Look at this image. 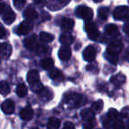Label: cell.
<instances>
[{
	"label": "cell",
	"mask_w": 129,
	"mask_h": 129,
	"mask_svg": "<svg viewBox=\"0 0 129 129\" xmlns=\"http://www.w3.org/2000/svg\"><path fill=\"white\" fill-rule=\"evenodd\" d=\"M125 59L129 62V50H127V52L125 53Z\"/></svg>",
	"instance_id": "43"
},
{
	"label": "cell",
	"mask_w": 129,
	"mask_h": 129,
	"mask_svg": "<svg viewBox=\"0 0 129 129\" xmlns=\"http://www.w3.org/2000/svg\"><path fill=\"white\" fill-rule=\"evenodd\" d=\"M122 49H123V43H122V42L118 41V40H116V41L111 42V43L108 45L107 53L111 54V55L118 56V54L121 52Z\"/></svg>",
	"instance_id": "5"
},
{
	"label": "cell",
	"mask_w": 129,
	"mask_h": 129,
	"mask_svg": "<svg viewBox=\"0 0 129 129\" xmlns=\"http://www.w3.org/2000/svg\"><path fill=\"white\" fill-rule=\"evenodd\" d=\"M113 127H114V129H125V124L122 120L117 119L116 121H114Z\"/></svg>",
	"instance_id": "35"
},
{
	"label": "cell",
	"mask_w": 129,
	"mask_h": 129,
	"mask_svg": "<svg viewBox=\"0 0 129 129\" xmlns=\"http://www.w3.org/2000/svg\"><path fill=\"white\" fill-rule=\"evenodd\" d=\"M95 125V118H93L91 120H88V121H86V123L84 125V129H93Z\"/></svg>",
	"instance_id": "36"
},
{
	"label": "cell",
	"mask_w": 129,
	"mask_h": 129,
	"mask_svg": "<svg viewBox=\"0 0 129 129\" xmlns=\"http://www.w3.org/2000/svg\"><path fill=\"white\" fill-rule=\"evenodd\" d=\"M83 58L84 60L88 61V62H91L95 58V56H96V49L92 45L88 46L84 50H83Z\"/></svg>",
	"instance_id": "8"
},
{
	"label": "cell",
	"mask_w": 129,
	"mask_h": 129,
	"mask_svg": "<svg viewBox=\"0 0 129 129\" xmlns=\"http://www.w3.org/2000/svg\"><path fill=\"white\" fill-rule=\"evenodd\" d=\"M33 28V23L31 20H24L19 25L18 28H17V34L20 35V36H26L28 33L31 32Z\"/></svg>",
	"instance_id": "6"
},
{
	"label": "cell",
	"mask_w": 129,
	"mask_h": 129,
	"mask_svg": "<svg viewBox=\"0 0 129 129\" xmlns=\"http://www.w3.org/2000/svg\"><path fill=\"white\" fill-rule=\"evenodd\" d=\"M70 0H49L48 7L51 11H57L67 6Z\"/></svg>",
	"instance_id": "9"
},
{
	"label": "cell",
	"mask_w": 129,
	"mask_h": 129,
	"mask_svg": "<svg viewBox=\"0 0 129 129\" xmlns=\"http://www.w3.org/2000/svg\"><path fill=\"white\" fill-rule=\"evenodd\" d=\"M40 39L42 40L44 43H50L54 40V36L53 35L50 34V33L47 32H42L40 34Z\"/></svg>",
	"instance_id": "29"
},
{
	"label": "cell",
	"mask_w": 129,
	"mask_h": 129,
	"mask_svg": "<svg viewBox=\"0 0 129 129\" xmlns=\"http://www.w3.org/2000/svg\"><path fill=\"white\" fill-rule=\"evenodd\" d=\"M24 46H25L27 49H28V50H35V51H36V48H37V46H38L36 36L34 35V36L26 38V39L24 40Z\"/></svg>",
	"instance_id": "11"
},
{
	"label": "cell",
	"mask_w": 129,
	"mask_h": 129,
	"mask_svg": "<svg viewBox=\"0 0 129 129\" xmlns=\"http://www.w3.org/2000/svg\"><path fill=\"white\" fill-rule=\"evenodd\" d=\"M94 1H95V3H100V2H102L103 0H94Z\"/></svg>",
	"instance_id": "44"
},
{
	"label": "cell",
	"mask_w": 129,
	"mask_h": 129,
	"mask_svg": "<svg viewBox=\"0 0 129 129\" xmlns=\"http://www.w3.org/2000/svg\"><path fill=\"white\" fill-rule=\"evenodd\" d=\"M60 27L61 29H63L64 31H67V32H69L71 31L74 27V20L69 18H64L62 20L60 23Z\"/></svg>",
	"instance_id": "17"
},
{
	"label": "cell",
	"mask_w": 129,
	"mask_h": 129,
	"mask_svg": "<svg viewBox=\"0 0 129 129\" xmlns=\"http://www.w3.org/2000/svg\"><path fill=\"white\" fill-rule=\"evenodd\" d=\"M48 51V47L45 46V45H42V44H38L37 48L36 50V52L38 55H42V54H44Z\"/></svg>",
	"instance_id": "33"
},
{
	"label": "cell",
	"mask_w": 129,
	"mask_h": 129,
	"mask_svg": "<svg viewBox=\"0 0 129 129\" xmlns=\"http://www.w3.org/2000/svg\"><path fill=\"white\" fill-rule=\"evenodd\" d=\"M63 102L71 109H75L83 104V97L79 93L68 92L63 97Z\"/></svg>",
	"instance_id": "1"
},
{
	"label": "cell",
	"mask_w": 129,
	"mask_h": 129,
	"mask_svg": "<svg viewBox=\"0 0 129 129\" xmlns=\"http://www.w3.org/2000/svg\"><path fill=\"white\" fill-rule=\"evenodd\" d=\"M50 77L55 81H60L63 79V74L60 72V70H58L57 68H53L50 72Z\"/></svg>",
	"instance_id": "24"
},
{
	"label": "cell",
	"mask_w": 129,
	"mask_h": 129,
	"mask_svg": "<svg viewBox=\"0 0 129 129\" xmlns=\"http://www.w3.org/2000/svg\"><path fill=\"white\" fill-rule=\"evenodd\" d=\"M76 14L79 18L82 19L83 20L87 22H89L92 20L94 16V12L91 8L85 6H80L76 9Z\"/></svg>",
	"instance_id": "2"
},
{
	"label": "cell",
	"mask_w": 129,
	"mask_h": 129,
	"mask_svg": "<svg viewBox=\"0 0 129 129\" xmlns=\"http://www.w3.org/2000/svg\"><path fill=\"white\" fill-rule=\"evenodd\" d=\"M60 119L55 117H52L49 119L48 124H47V128L48 129H58L60 126Z\"/></svg>",
	"instance_id": "22"
},
{
	"label": "cell",
	"mask_w": 129,
	"mask_h": 129,
	"mask_svg": "<svg viewBox=\"0 0 129 129\" xmlns=\"http://www.w3.org/2000/svg\"><path fill=\"white\" fill-rule=\"evenodd\" d=\"M38 96H39L40 100L43 101V102H47V101H50L53 98V92L49 88H44L41 92L38 93Z\"/></svg>",
	"instance_id": "16"
},
{
	"label": "cell",
	"mask_w": 129,
	"mask_h": 129,
	"mask_svg": "<svg viewBox=\"0 0 129 129\" xmlns=\"http://www.w3.org/2000/svg\"><path fill=\"white\" fill-rule=\"evenodd\" d=\"M33 116H34V111L30 106H27V107L23 108L20 112V117L26 121L30 120L33 118Z\"/></svg>",
	"instance_id": "14"
},
{
	"label": "cell",
	"mask_w": 129,
	"mask_h": 129,
	"mask_svg": "<svg viewBox=\"0 0 129 129\" xmlns=\"http://www.w3.org/2000/svg\"><path fill=\"white\" fill-rule=\"evenodd\" d=\"M118 117V111L116 109H110L108 111V118L110 120H113V121H116L117 118Z\"/></svg>",
	"instance_id": "31"
},
{
	"label": "cell",
	"mask_w": 129,
	"mask_h": 129,
	"mask_svg": "<svg viewBox=\"0 0 129 129\" xmlns=\"http://www.w3.org/2000/svg\"><path fill=\"white\" fill-rule=\"evenodd\" d=\"M108 15H109V8L107 7H103L99 8L98 10V17L102 20H106L108 18Z\"/></svg>",
	"instance_id": "28"
},
{
	"label": "cell",
	"mask_w": 129,
	"mask_h": 129,
	"mask_svg": "<svg viewBox=\"0 0 129 129\" xmlns=\"http://www.w3.org/2000/svg\"><path fill=\"white\" fill-rule=\"evenodd\" d=\"M124 32L129 36V21L128 22H125V25H124Z\"/></svg>",
	"instance_id": "40"
},
{
	"label": "cell",
	"mask_w": 129,
	"mask_h": 129,
	"mask_svg": "<svg viewBox=\"0 0 129 129\" xmlns=\"http://www.w3.org/2000/svg\"><path fill=\"white\" fill-rule=\"evenodd\" d=\"M6 29H5L4 27H1V33H0V37L1 38H4L5 36H6Z\"/></svg>",
	"instance_id": "42"
},
{
	"label": "cell",
	"mask_w": 129,
	"mask_h": 129,
	"mask_svg": "<svg viewBox=\"0 0 129 129\" xmlns=\"http://www.w3.org/2000/svg\"><path fill=\"white\" fill-rule=\"evenodd\" d=\"M106 58L111 63H112V64H117V63H118V56L111 55V54L107 53L106 54Z\"/></svg>",
	"instance_id": "37"
},
{
	"label": "cell",
	"mask_w": 129,
	"mask_h": 129,
	"mask_svg": "<svg viewBox=\"0 0 129 129\" xmlns=\"http://www.w3.org/2000/svg\"><path fill=\"white\" fill-rule=\"evenodd\" d=\"M43 88H44V87H43V85L42 84L40 81H37V82L34 83V84H32V86H31V89L34 92H36V93L41 92Z\"/></svg>",
	"instance_id": "32"
},
{
	"label": "cell",
	"mask_w": 129,
	"mask_h": 129,
	"mask_svg": "<svg viewBox=\"0 0 129 129\" xmlns=\"http://www.w3.org/2000/svg\"><path fill=\"white\" fill-rule=\"evenodd\" d=\"M0 90L3 95H6L10 93V86L6 81H1L0 83Z\"/></svg>",
	"instance_id": "30"
},
{
	"label": "cell",
	"mask_w": 129,
	"mask_h": 129,
	"mask_svg": "<svg viewBox=\"0 0 129 129\" xmlns=\"http://www.w3.org/2000/svg\"><path fill=\"white\" fill-rule=\"evenodd\" d=\"M125 76L123 74H118L115 75L111 76V83H112L115 87L118 88V87L122 86L124 83L125 82Z\"/></svg>",
	"instance_id": "13"
},
{
	"label": "cell",
	"mask_w": 129,
	"mask_h": 129,
	"mask_svg": "<svg viewBox=\"0 0 129 129\" xmlns=\"http://www.w3.org/2000/svg\"><path fill=\"white\" fill-rule=\"evenodd\" d=\"M63 129H75V126L72 122H66Z\"/></svg>",
	"instance_id": "38"
},
{
	"label": "cell",
	"mask_w": 129,
	"mask_h": 129,
	"mask_svg": "<svg viewBox=\"0 0 129 129\" xmlns=\"http://www.w3.org/2000/svg\"><path fill=\"white\" fill-rule=\"evenodd\" d=\"M105 34L110 36H116L118 35V28L114 24H110L105 27Z\"/></svg>",
	"instance_id": "23"
},
{
	"label": "cell",
	"mask_w": 129,
	"mask_h": 129,
	"mask_svg": "<svg viewBox=\"0 0 129 129\" xmlns=\"http://www.w3.org/2000/svg\"><path fill=\"white\" fill-rule=\"evenodd\" d=\"M121 116L123 118H127V116H129V107H125L122 110Z\"/></svg>",
	"instance_id": "39"
},
{
	"label": "cell",
	"mask_w": 129,
	"mask_h": 129,
	"mask_svg": "<svg viewBox=\"0 0 129 129\" xmlns=\"http://www.w3.org/2000/svg\"><path fill=\"white\" fill-rule=\"evenodd\" d=\"M27 80L30 84H34L39 81V73L36 70H30L27 73Z\"/></svg>",
	"instance_id": "20"
},
{
	"label": "cell",
	"mask_w": 129,
	"mask_h": 129,
	"mask_svg": "<svg viewBox=\"0 0 129 129\" xmlns=\"http://www.w3.org/2000/svg\"><path fill=\"white\" fill-rule=\"evenodd\" d=\"M16 92H17V95L18 96L20 97H24L27 93V88L26 87V85L24 83H20L17 87V89H16Z\"/></svg>",
	"instance_id": "25"
},
{
	"label": "cell",
	"mask_w": 129,
	"mask_h": 129,
	"mask_svg": "<svg viewBox=\"0 0 129 129\" xmlns=\"http://www.w3.org/2000/svg\"><path fill=\"white\" fill-rule=\"evenodd\" d=\"M85 30L87 32V35H88V38L90 40H93V41H95V40L98 39L99 37V31L97 29L96 26L93 23V22H87L85 24Z\"/></svg>",
	"instance_id": "4"
},
{
	"label": "cell",
	"mask_w": 129,
	"mask_h": 129,
	"mask_svg": "<svg viewBox=\"0 0 129 129\" xmlns=\"http://www.w3.org/2000/svg\"><path fill=\"white\" fill-rule=\"evenodd\" d=\"M13 5L16 9L21 10L25 6V0H13Z\"/></svg>",
	"instance_id": "34"
},
{
	"label": "cell",
	"mask_w": 129,
	"mask_h": 129,
	"mask_svg": "<svg viewBox=\"0 0 129 129\" xmlns=\"http://www.w3.org/2000/svg\"><path fill=\"white\" fill-rule=\"evenodd\" d=\"M127 129H129V121H128V128H127Z\"/></svg>",
	"instance_id": "46"
},
{
	"label": "cell",
	"mask_w": 129,
	"mask_h": 129,
	"mask_svg": "<svg viewBox=\"0 0 129 129\" xmlns=\"http://www.w3.org/2000/svg\"><path fill=\"white\" fill-rule=\"evenodd\" d=\"M45 0H35V4L39 6H43L45 5Z\"/></svg>",
	"instance_id": "41"
},
{
	"label": "cell",
	"mask_w": 129,
	"mask_h": 129,
	"mask_svg": "<svg viewBox=\"0 0 129 129\" xmlns=\"http://www.w3.org/2000/svg\"><path fill=\"white\" fill-rule=\"evenodd\" d=\"M24 17L28 20H34L36 19H37L38 13L32 6H30V7L27 8L25 10V12H24Z\"/></svg>",
	"instance_id": "18"
},
{
	"label": "cell",
	"mask_w": 129,
	"mask_h": 129,
	"mask_svg": "<svg viewBox=\"0 0 129 129\" xmlns=\"http://www.w3.org/2000/svg\"><path fill=\"white\" fill-rule=\"evenodd\" d=\"M13 52V48H12L11 44L8 43H3L0 45V54L1 57L4 59H7L10 57Z\"/></svg>",
	"instance_id": "10"
},
{
	"label": "cell",
	"mask_w": 129,
	"mask_h": 129,
	"mask_svg": "<svg viewBox=\"0 0 129 129\" xmlns=\"http://www.w3.org/2000/svg\"><path fill=\"white\" fill-rule=\"evenodd\" d=\"M41 64L42 67L45 70H48V69H50L54 64V61L52 58L50 57H47V58H44L41 61Z\"/></svg>",
	"instance_id": "26"
},
{
	"label": "cell",
	"mask_w": 129,
	"mask_h": 129,
	"mask_svg": "<svg viewBox=\"0 0 129 129\" xmlns=\"http://www.w3.org/2000/svg\"><path fill=\"white\" fill-rule=\"evenodd\" d=\"M1 109H2L3 112L6 113L7 115H10L12 113L14 112L15 110V105L14 103L12 100H6L1 105Z\"/></svg>",
	"instance_id": "12"
},
{
	"label": "cell",
	"mask_w": 129,
	"mask_h": 129,
	"mask_svg": "<svg viewBox=\"0 0 129 129\" xmlns=\"http://www.w3.org/2000/svg\"><path fill=\"white\" fill-rule=\"evenodd\" d=\"M59 41H60L61 43H63L66 46H68V45L72 44L74 41V37L69 33H66V34H63L60 36V38H59Z\"/></svg>",
	"instance_id": "19"
},
{
	"label": "cell",
	"mask_w": 129,
	"mask_h": 129,
	"mask_svg": "<svg viewBox=\"0 0 129 129\" xmlns=\"http://www.w3.org/2000/svg\"><path fill=\"white\" fill-rule=\"evenodd\" d=\"M81 116L83 120L88 121V120H91L93 118H95V113H94V111L92 110L84 109L81 111Z\"/></svg>",
	"instance_id": "21"
},
{
	"label": "cell",
	"mask_w": 129,
	"mask_h": 129,
	"mask_svg": "<svg viewBox=\"0 0 129 129\" xmlns=\"http://www.w3.org/2000/svg\"><path fill=\"white\" fill-rule=\"evenodd\" d=\"M72 55V50L68 46H63L59 49L58 57L61 60H68Z\"/></svg>",
	"instance_id": "15"
},
{
	"label": "cell",
	"mask_w": 129,
	"mask_h": 129,
	"mask_svg": "<svg viewBox=\"0 0 129 129\" xmlns=\"http://www.w3.org/2000/svg\"><path fill=\"white\" fill-rule=\"evenodd\" d=\"M32 129H38V128H36V127H34V128H32Z\"/></svg>",
	"instance_id": "45"
},
{
	"label": "cell",
	"mask_w": 129,
	"mask_h": 129,
	"mask_svg": "<svg viewBox=\"0 0 129 129\" xmlns=\"http://www.w3.org/2000/svg\"><path fill=\"white\" fill-rule=\"evenodd\" d=\"M104 108V102L102 100H98L95 102L91 106V110L94 111V113H99L102 111Z\"/></svg>",
	"instance_id": "27"
},
{
	"label": "cell",
	"mask_w": 129,
	"mask_h": 129,
	"mask_svg": "<svg viewBox=\"0 0 129 129\" xmlns=\"http://www.w3.org/2000/svg\"><path fill=\"white\" fill-rule=\"evenodd\" d=\"M113 16L118 20H129V7L127 6H118L114 10Z\"/></svg>",
	"instance_id": "3"
},
{
	"label": "cell",
	"mask_w": 129,
	"mask_h": 129,
	"mask_svg": "<svg viewBox=\"0 0 129 129\" xmlns=\"http://www.w3.org/2000/svg\"><path fill=\"white\" fill-rule=\"evenodd\" d=\"M2 19L4 22L7 25L12 24L16 19V14L10 7H6V9L2 12Z\"/></svg>",
	"instance_id": "7"
}]
</instances>
